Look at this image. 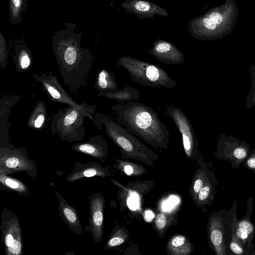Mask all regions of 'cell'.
I'll list each match as a JSON object with an SVG mask.
<instances>
[{"mask_svg": "<svg viewBox=\"0 0 255 255\" xmlns=\"http://www.w3.org/2000/svg\"><path fill=\"white\" fill-rule=\"evenodd\" d=\"M127 238L128 235L123 228L115 227L106 243L105 249L110 250L115 248L124 243Z\"/></svg>", "mask_w": 255, "mask_h": 255, "instance_id": "obj_30", "label": "cell"}, {"mask_svg": "<svg viewBox=\"0 0 255 255\" xmlns=\"http://www.w3.org/2000/svg\"><path fill=\"white\" fill-rule=\"evenodd\" d=\"M235 0H225L219 6L188 21V30L198 39L212 41L222 38L234 28L239 15Z\"/></svg>", "mask_w": 255, "mask_h": 255, "instance_id": "obj_3", "label": "cell"}, {"mask_svg": "<svg viewBox=\"0 0 255 255\" xmlns=\"http://www.w3.org/2000/svg\"><path fill=\"white\" fill-rule=\"evenodd\" d=\"M36 163L28 156L25 148L0 146V173L10 175L24 171L33 180L37 177Z\"/></svg>", "mask_w": 255, "mask_h": 255, "instance_id": "obj_8", "label": "cell"}, {"mask_svg": "<svg viewBox=\"0 0 255 255\" xmlns=\"http://www.w3.org/2000/svg\"><path fill=\"white\" fill-rule=\"evenodd\" d=\"M148 52L158 60L167 64H182L185 59L184 54L173 43L161 39L156 40Z\"/></svg>", "mask_w": 255, "mask_h": 255, "instance_id": "obj_16", "label": "cell"}, {"mask_svg": "<svg viewBox=\"0 0 255 255\" xmlns=\"http://www.w3.org/2000/svg\"><path fill=\"white\" fill-rule=\"evenodd\" d=\"M228 249L231 252V254L238 255H248L244 247L232 236L228 245Z\"/></svg>", "mask_w": 255, "mask_h": 255, "instance_id": "obj_34", "label": "cell"}, {"mask_svg": "<svg viewBox=\"0 0 255 255\" xmlns=\"http://www.w3.org/2000/svg\"><path fill=\"white\" fill-rule=\"evenodd\" d=\"M16 69L21 73L28 70L32 64V55L30 49L24 44L17 45L13 57Z\"/></svg>", "mask_w": 255, "mask_h": 255, "instance_id": "obj_24", "label": "cell"}, {"mask_svg": "<svg viewBox=\"0 0 255 255\" xmlns=\"http://www.w3.org/2000/svg\"><path fill=\"white\" fill-rule=\"evenodd\" d=\"M99 97H104L114 100L119 103L137 101L140 98V92L134 87L126 85L124 88L113 92L99 93Z\"/></svg>", "mask_w": 255, "mask_h": 255, "instance_id": "obj_22", "label": "cell"}, {"mask_svg": "<svg viewBox=\"0 0 255 255\" xmlns=\"http://www.w3.org/2000/svg\"><path fill=\"white\" fill-rule=\"evenodd\" d=\"M216 183V178L213 180L211 175L209 176L204 186L198 193L195 201L199 206L212 204L216 194L215 185Z\"/></svg>", "mask_w": 255, "mask_h": 255, "instance_id": "obj_27", "label": "cell"}, {"mask_svg": "<svg viewBox=\"0 0 255 255\" xmlns=\"http://www.w3.org/2000/svg\"><path fill=\"white\" fill-rule=\"evenodd\" d=\"M165 113L173 120L182 135V143L186 156L195 159L198 152V143L188 117L180 109L173 106H167Z\"/></svg>", "mask_w": 255, "mask_h": 255, "instance_id": "obj_12", "label": "cell"}, {"mask_svg": "<svg viewBox=\"0 0 255 255\" xmlns=\"http://www.w3.org/2000/svg\"><path fill=\"white\" fill-rule=\"evenodd\" d=\"M71 148L74 151L92 156L102 161L105 160L109 152L107 141L101 135L91 136L88 141L72 145Z\"/></svg>", "mask_w": 255, "mask_h": 255, "instance_id": "obj_18", "label": "cell"}, {"mask_svg": "<svg viewBox=\"0 0 255 255\" xmlns=\"http://www.w3.org/2000/svg\"><path fill=\"white\" fill-rule=\"evenodd\" d=\"M8 51L5 39L0 30V67L4 69L7 63Z\"/></svg>", "mask_w": 255, "mask_h": 255, "instance_id": "obj_33", "label": "cell"}, {"mask_svg": "<svg viewBox=\"0 0 255 255\" xmlns=\"http://www.w3.org/2000/svg\"><path fill=\"white\" fill-rule=\"evenodd\" d=\"M113 166L125 175L131 177L141 176L146 172V170L139 164L125 159H116Z\"/></svg>", "mask_w": 255, "mask_h": 255, "instance_id": "obj_28", "label": "cell"}, {"mask_svg": "<svg viewBox=\"0 0 255 255\" xmlns=\"http://www.w3.org/2000/svg\"><path fill=\"white\" fill-rule=\"evenodd\" d=\"M243 163L245 167L255 173V148L250 151Z\"/></svg>", "mask_w": 255, "mask_h": 255, "instance_id": "obj_36", "label": "cell"}, {"mask_svg": "<svg viewBox=\"0 0 255 255\" xmlns=\"http://www.w3.org/2000/svg\"><path fill=\"white\" fill-rule=\"evenodd\" d=\"M237 202L231 209L214 212L209 218L208 240L211 248L217 255H228V245L232 233V223Z\"/></svg>", "mask_w": 255, "mask_h": 255, "instance_id": "obj_7", "label": "cell"}, {"mask_svg": "<svg viewBox=\"0 0 255 255\" xmlns=\"http://www.w3.org/2000/svg\"><path fill=\"white\" fill-rule=\"evenodd\" d=\"M64 25L65 28L53 33L51 44L63 83L76 92L86 85L93 56L88 48L81 46L82 32L77 30L76 24L66 22Z\"/></svg>", "mask_w": 255, "mask_h": 255, "instance_id": "obj_1", "label": "cell"}, {"mask_svg": "<svg viewBox=\"0 0 255 255\" xmlns=\"http://www.w3.org/2000/svg\"><path fill=\"white\" fill-rule=\"evenodd\" d=\"M96 176L105 177L112 176V173L108 166L103 167L98 162L88 161L86 163H82L76 161L74 163L72 171L67 175L66 179L68 182L70 183L83 178Z\"/></svg>", "mask_w": 255, "mask_h": 255, "instance_id": "obj_17", "label": "cell"}, {"mask_svg": "<svg viewBox=\"0 0 255 255\" xmlns=\"http://www.w3.org/2000/svg\"><path fill=\"white\" fill-rule=\"evenodd\" d=\"M20 96H4L0 100V146L8 147L11 145L9 142L8 122L10 111L19 101Z\"/></svg>", "mask_w": 255, "mask_h": 255, "instance_id": "obj_19", "label": "cell"}, {"mask_svg": "<svg viewBox=\"0 0 255 255\" xmlns=\"http://www.w3.org/2000/svg\"><path fill=\"white\" fill-rule=\"evenodd\" d=\"M28 6L27 0H8L9 21L11 23H19L22 20V13Z\"/></svg>", "mask_w": 255, "mask_h": 255, "instance_id": "obj_29", "label": "cell"}, {"mask_svg": "<svg viewBox=\"0 0 255 255\" xmlns=\"http://www.w3.org/2000/svg\"><path fill=\"white\" fill-rule=\"evenodd\" d=\"M94 88L99 93L117 91L118 86L114 74L105 69L99 70L97 74Z\"/></svg>", "mask_w": 255, "mask_h": 255, "instance_id": "obj_23", "label": "cell"}, {"mask_svg": "<svg viewBox=\"0 0 255 255\" xmlns=\"http://www.w3.org/2000/svg\"><path fill=\"white\" fill-rule=\"evenodd\" d=\"M251 76V85L250 91L246 97L247 108L250 109L255 107V64H252L249 69Z\"/></svg>", "mask_w": 255, "mask_h": 255, "instance_id": "obj_32", "label": "cell"}, {"mask_svg": "<svg viewBox=\"0 0 255 255\" xmlns=\"http://www.w3.org/2000/svg\"><path fill=\"white\" fill-rule=\"evenodd\" d=\"M121 125L154 148H168L169 130L153 109L132 101L113 105Z\"/></svg>", "mask_w": 255, "mask_h": 255, "instance_id": "obj_2", "label": "cell"}, {"mask_svg": "<svg viewBox=\"0 0 255 255\" xmlns=\"http://www.w3.org/2000/svg\"><path fill=\"white\" fill-rule=\"evenodd\" d=\"M247 206L246 214L241 220H238L236 212H234L232 223V236L244 247L248 255H255L253 244L255 234V225L251 221L253 210L252 197L248 199Z\"/></svg>", "mask_w": 255, "mask_h": 255, "instance_id": "obj_13", "label": "cell"}, {"mask_svg": "<svg viewBox=\"0 0 255 255\" xmlns=\"http://www.w3.org/2000/svg\"><path fill=\"white\" fill-rule=\"evenodd\" d=\"M0 229L6 255H21L23 244L21 228L17 216L6 208L1 215Z\"/></svg>", "mask_w": 255, "mask_h": 255, "instance_id": "obj_10", "label": "cell"}, {"mask_svg": "<svg viewBox=\"0 0 255 255\" xmlns=\"http://www.w3.org/2000/svg\"><path fill=\"white\" fill-rule=\"evenodd\" d=\"M169 223L167 216L162 213L158 214L155 219V226L159 235L165 232Z\"/></svg>", "mask_w": 255, "mask_h": 255, "instance_id": "obj_35", "label": "cell"}, {"mask_svg": "<svg viewBox=\"0 0 255 255\" xmlns=\"http://www.w3.org/2000/svg\"><path fill=\"white\" fill-rule=\"evenodd\" d=\"M167 252L169 255H188L193 252L191 242L183 235H174L169 239Z\"/></svg>", "mask_w": 255, "mask_h": 255, "instance_id": "obj_21", "label": "cell"}, {"mask_svg": "<svg viewBox=\"0 0 255 255\" xmlns=\"http://www.w3.org/2000/svg\"><path fill=\"white\" fill-rule=\"evenodd\" d=\"M59 202L58 212L60 216L69 229L77 235H82V229L76 209L70 205L58 191H54Z\"/></svg>", "mask_w": 255, "mask_h": 255, "instance_id": "obj_20", "label": "cell"}, {"mask_svg": "<svg viewBox=\"0 0 255 255\" xmlns=\"http://www.w3.org/2000/svg\"><path fill=\"white\" fill-rule=\"evenodd\" d=\"M33 77L36 81L41 83L51 101L66 104L81 111L97 126L94 116L96 105H89L84 101L79 104L74 100L62 88L56 77L51 71L49 73H44L40 75L34 74Z\"/></svg>", "mask_w": 255, "mask_h": 255, "instance_id": "obj_9", "label": "cell"}, {"mask_svg": "<svg viewBox=\"0 0 255 255\" xmlns=\"http://www.w3.org/2000/svg\"><path fill=\"white\" fill-rule=\"evenodd\" d=\"M121 6L139 19H152L155 15L168 17L167 11L159 4L148 0H125Z\"/></svg>", "mask_w": 255, "mask_h": 255, "instance_id": "obj_15", "label": "cell"}, {"mask_svg": "<svg viewBox=\"0 0 255 255\" xmlns=\"http://www.w3.org/2000/svg\"><path fill=\"white\" fill-rule=\"evenodd\" d=\"M47 119L45 105L43 101L40 100L33 108L27 121V126L31 129L39 130L44 126Z\"/></svg>", "mask_w": 255, "mask_h": 255, "instance_id": "obj_25", "label": "cell"}, {"mask_svg": "<svg viewBox=\"0 0 255 255\" xmlns=\"http://www.w3.org/2000/svg\"><path fill=\"white\" fill-rule=\"evenodd\" d=\"M251 145L233 135L221 133L217 141L215 155L219 160L229 161L231 166L239 169L250 153Z\"/></svg>", "mask_w": 255, "mask_h": 255, "instance_id": "obj_11", "label": "cell"}, {"mask_svg": "<svg viewBox=\"0 0 255 255\" xmlns=\"http://www.w3.org/2000/svg\"><path fill=\"white\" fill-rule=\"evenodd\" d=\"M105 202L104 197L100 193H95L89 197V225L86 227L84 231L90 233L96 244L100 243L103 238Z\"/></svg>", "mask_w": 255, "mask_h": 255, "instance_id": "obj_14", "label": "cell"}, {"mask_svg": "<svg viewBox=\"0 0 255 255\" xmlns=\"http://www.w3.org/2000/svg\"><path fill=\"white\" fill-rule=\"evenodd\" d=\"M85 117L83 112L71 106L59 109L52 119L50 130L62 141H81L86 133L84 126Z\"/></svg>", "mask_w": 255, "mask_h": 255, "instance_id": "obj_6", "label": "cell"}, {"mask_svg": "<svg viewBox=\"0 0 255 255\" xmlns=\"http://www.w3.org/2000/svg\"><path fill=\"white\" fill-rule=\"evenodd\" d=\"M0 190H9L21 196L30 194L29 188L20 180L0 173Z\"/></svg>", "mask_w": 255, "mask_h": 255, "instance_id": "obj_26", "label": "cell"}, {"mask_svg": "<svg viewBox=\"0 0 255 255\" xmlns=\"http://www.w3.org/2000/svg\"><path fill=\"white\" fill-rule=\"evenodd\" d=\"M209 175L207 174V171L203 170V168H200L197 171L192 184V195L195 202L197 195L200 190L204 186Z\"/></svg>", "mask_w": 255, "mask_h": 255, "instance_id": "obj_31", "label": "cell"}, {"mask_svg": "<svg viewBox=\"0 0 255 255\" xmlns=\"http://www.w3.org/2000/svg\"><path fill=\"white\" fill-rule=\"evenodd\" d=\"M117 64L127 70L132 81L141 86L172 89L178 85L177 82L158 65L128 56L121 57Z\"/></svg>", "mask_w": 255, "mask_h": 255, "instance_id": "obj_5", "label": "cell"}, {"mask_svg": "<svg viewBox=\"0 0 255 255\" xmlns=\"http://www.w3.org/2000/svg\"><path fill=\"white\" fill-rule=\"evenodd\" d=\"M94 116L96 127L101 130L102 124L104 125L106 134L119 147L123 158L138 160L148 166L153 165V161L159 159L158 155L139 139L108 116L99 113Z\"/></svg>", "mask_w": 255, "mask_h": 255, "instance_id": "obj_4", "label": "cell"}]
</instances>
